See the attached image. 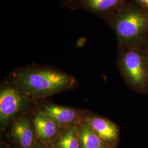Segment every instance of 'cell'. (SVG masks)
Wrapping results in <instances>:
<instances>
[{"label":"cell","instance_id":"cell-10","mask_svg":"<svg viewBox=\"0 0 148 148\" xmlns=\"http://www.w3.org/2000/svg\"><path fill=\"white\" fill-rule=\"evenodd\" d=\"M79 148H108L106 144L84 120L78 126Z\"/></svg>","mask_w":148,"mask_h":148},{"label":"cell","instance_id":"cell-17","mask_svg":"<svg viewBox=\"0 0 148 148\" xmlns=\"http://www.w3.org/2000/svg\"><path fill=\"white\" fill-rule=\"evenodd\" d=\"M147 51H148V52H147V53H148V48H147Z\"/></svg>","mask_w":148,"mask_h":148},{"label":"cell","instance_id":"cell-12","mask_svg":"<svg viewBox=\"0 0 148 148\" xmlns=\"http://www.w3.org/2000/svg\"><path fill=\"white\" fill-rule=\"evenodd\" d=\"M77 0H61L60 4L64 7H66L71 10L77 9Z\"/></svg>","mask_w":148,"mask_h":148},{"label":"cell","instance_id":"cell-5","mask_svg":"<svg viewBox=\"0 0 148 148\" xmlns=\"http://www.w3.org/2000/svg\"><path fill=\"white\" fill-rule=\"evenodd\" d=\"M40 110L62 130L79 126L87 116L79 109L52 103L41 104Z\"/></svg>","mask_w":148,"mask_h":148},{"label":"cell","instance_id":"cell-11","mask_svg":"<svg viewBox=\"0 0 148 148\" xmlns=\"http://www.w3.org/2000/svg\"><path fill=\"white\" fill-rule=\"evenodd\" d=\"M78 126L63 130L51 145L53 148H79Z\"/></svg>","mask_w":148,"mask_h":148},{"label":"cell","instance_id":"cell-13","mask_svg":"<svg viewBox=\"0 0 148 148\" xmlns=\"http://www.w3.org/2000/svg\"><path fill=\"white\" fill-rule=\"evenodd\" d=\"M138 5L140 6L144 9L148 11V0H133Z\"/></svg>","mask_w":148,"mask_h":148},{"label":"cell","instance_id":"cell-15","mask_svg":"<svg viewBox=\"0 0 148 148\" xmlns=\"http://www.w3.org/2000/svg\"><path fill=\"white\" fill-rule=\"evenodd\" d=\"M1 148H12L11 146H9L8 145H3V146L1 147Z\"/></svg>","mask_w":148,"mask_h":148},{"label":"cell","instance_id":"cell-2","mask_svg":"<svg viewBox=\"0 0 148 148\" xmlns=\"http://www.w3.org/2000/svg\"><path fill=\"white\" fill-rule=\"evenodd\" d=\"M111 27L121 48L139 47L148 35V11L126 3L103 19Z\"/></svg>","mask_w":148,"mask_h":148},{"label":"cell","instance_id":"cell-9","mask_svg":"<svg viewBox=\"0 0 148 148\" xmlns=\"http://www.w3.org/2000/svg\"><path fill=\"white\" fill-rule=\"evenodd\" d=\"M128 0H77V9L95 14L103 19L127 3Z\"/></svg>","mask_w":148,"mask_h":148},{"label":"cell","instance_id":"cell-7","mask_svg":"<svg viewBox=\"0 0 148 148\" xmlns=\"http://www.w3.org/2000/svg\"><path fill=\"white\" fill-rule=\"evenodd\" d=\"M32 121L36 140L46 144H51L63 130L40 109L34 114Z\"/></svg>","mask_w":148,"mask_h":148},{"label":"cell","instance_id":"cell-14","mask_svg":"<svg viewBox=\"0 0 148 148\" xmlns=\"http://www.w3.org/2000/svg\"><path fill=\"white\" fill-rule=\"evenodd\" d=\"M33 148H53L51 144H46L36 140Z\"/></svg>","mask_w":148,"mask_h":148},{"label":"cell","instance_id":"cell-1","mask_svg":"<svg viewBox=\"0 0 148 148\" xmlns=\"http://www.w3.org/2000/svg\"><path fill=\"white\" fill-rule=\"evenodd\" d=\"M12 77L13 82L32 99L71 90L76 84L73 75L46 66L32 65L18 69Z\"/></svg>","mask_w":148,"mask_h":148},{"label":"cell","instance_id":"cell-16","mask_svg":"<svg viewBox=\"0 0 148 148\" xmlns=\"http://www.w3.org/2000/svg\"><path fill=\"white\" fill-rule=\"evenodd\" d=\"M116 148V146H114V147H109V148Z\"/></svg>","mask_w":148,"mask_h":148},{"label":"cell","instance_id":"cell-4","mask_svg":"<svg viewBox=\"0 0 148 148\" xmlns=\"http://www.w3.org/2000/svg\"><path fill=\"white\" fill-rule=\"evenodd\" d=\"M32 99L14 84H5L0 90V125L3 131L10 122L30 105Z\"/></svg>","mask_w":148,"mask_h":148},{"label":"cell","instance_id":"cell-8","mask_svg":"<svg viewBox=\"0 0 148 148\" xmlns=\"http://www.w3.org/2000/svg\"><path fill=\"white\" fill-rule=\"evenodd\" d=\"M85 120L101 139L110 147L116 146L119 131L116 125L106 118L87 115Z\"/></svg>","mask_w":148,"mask_h":148},{"label":"cell","instance_id":"cell-6","mask_svg":"<svg viewBox=\"0 0 148 148\" xmlns=\"http://www.w3.org/2000/svg\"><path fill=\"white\" fill-rule=\"evenodd\" d=\"M10 137L16 148H33L36 138L32 119L25 116L16 117L11 126Z\"/></svg>","mask_w":148,"mask_h":148},{"label":"cell","instance_id":"cell-3","mask_svg":"<svg viewBox=\"0 0 148 148\" xmlns=\"http://www.w3.org/2000/svg\"><path fill=\"white\" fill-rule=\"evenodd\" d=\"M117 65L127 84L138 91L148 86V55L140 48H121Z\"/></svg>","mask_w":148,"mask_h":148}]
</instances>
